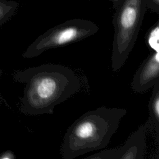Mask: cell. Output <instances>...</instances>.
<instances>
[{"label":"cell","mask_w":159,"mask_h":159,"mask_svg":"<svg viewBox=\"0 0 159 159\" xmlns=\"http://www.w3.org/2000/svg\"><path fill=\"white\" fill-rule=\"evenodd\" d=\"M119 152V147L107 149L93 153L83 159H116Z\"/></svg>","instance_id":"obj_10"},{"label":"cell","mask_w":159,"mask_h":159,"mask_svg":"<svg viewBox=\"0 0 159 159\" xmlns=\"http://www.w3.org/2000/svg\"><path fill=\"white\" fill-rule=\"evenodd\" d=\"M19 3L13 0H0V27L7 22L14 15Z\"/></svg>","instance_id":"obj_8"},{"label":"cell","mask_w":159,"mask_h":159,"mask_svg":"<svg viewBox=\"0 0 159 159\" xmlns=\"http://www.w3.org/2000/svg\"><path fill=\"white\" fill-rule=\"evenodd\" d=\"M112 1V6H113V9H116L122 2L124 0H109Z\"/></svg>","instance_id":"obj_13"},{"label":"cell","mask_w":159,"mask_h":159,"mask_svg":"<svg viewBox=\"0 0 159 159\" xmlns=\"http://www.w3.org/2000/svg\"><path fill=\"white\" fill-rule=\"evenodd\" d=\"M15 81L24 84L20 111L26 115L52 114L54 109L76 94L80 81L68 66L43 64L13 73Z\"/></svg>","instance_id":"obj_1"},{"label":"cell","mask_w":159,"mask_h":159,"mask_svg":"<svg viewBox=\"0 0 159 159\" xmlns=\"http://www.w3.org/2000/svg\"><path fill=\"white\" fill-rule=\"evenodd\" d=\"M149 123L156 132L159 135V81L153 87L151 97L148 102Z\"/></svg>","instance_id":"obj_7"},{"label":"cell","mask_w":159,"mask_h":159,"mask_svg":"<svg viewBox=\"0 0 159 159\" xmlns=\"http://www.w3.org/2000/svg\"><path fill=\"white\" fill-rule=\"evenodd\" d=\"M0 159H15V155L11 151H6L0 155Z\"/></svg>","instance_id":"obj_12"},{"label":"cell","mask_w":159,"mask_h":159,"mask_svg":"<svg viewBox=\"0 0 159 159\" xmlns=\"http://www.w3.org/2000/svg\"><path fill=\"white\" fill-rule=\"evenodd\" d=\"M98 26L91 20L73 19L58 24L40 35L23 53L25 58H32L43 52L83 40L98 32Z\"/></svg>","instance_id":"obj_4"},{"label":"cell","mask_w":159,"mask_h":159,"mask_svg":"<svg viewBox=\"0 0 159 159\" xmlns=\"http://www.w3.org/2000/svg\"><path fill=\"white\" fill-rule=\"evenodd\" d=\"M147 9V0H124L114 9L111 54V68L114 72L123 66L132 50Z\"/></svg>","instance_id":"obj_3"},{"label":"cell","mask_w":159,"mask_h":159,"mask_svg":"<svg viewBox=\"0 0 159 159\" xmlns=\"http://www.w3.org/2000/svg\"><path fill=\"white\" fill-rule=\"evenodd\" d=\"M159 81V52L152 51L143 61L131 81L132 90L143 93Z\"/></svg>","instance_id":"obj_5"},{"label":"cell","mask_w":159,"mask_h":159,"mask_svg":"<svg viewBox=\"0 0 159 159\" xmlns=\"http://www.w3.org/2000/svg\"><path fill=\"white\" fill-rule=\"evenodd\" d=\"M159 22L157 21L155 24L148 30L146 36V43L148 47L152 51H158L159 50Z\"/></svg>","instance_id":"obj_9"},{"label":"cell","mask_w":159,"mask_h":159,"mask_svg":"<svg viewBox=\"0 0 159 159\" xmlns=\"http://www.w3.org/2000/svg\"><path fill=\"white\" fill-rule=\"evenodd\" d=\"M127 113L124 108L105 106L83 114L68 127L62 140V159H74L104 148Z\"/></svg>","instance_id":"obj_2"},{"label":"cell","mask_w":159,"mask_h":159,"mask_svg":"<svg viewBox=\"0 0 159 159\" xmlns=\"http://www.w3.org/2000/svg\"><path fill=\"white\" fill-rule=\"evenodd\" d=\"M147 124L135 130L119 147L116 159H144L146 150Z\"/></svg>","instance_id":"obj_6"},{"label":"cell","mask_w":159,"mask_h":159,"mask_svg":"<svg viewBox=\"0 0 159 159\" xmlns=\"http://www.w3.org/2000/svg\"><path fill=\"white\" fill-rule=\"evenodd\" d=\"M147 6L150 11L159 14V0H147Z\"/></svg>","instance_id":"obj_11"}]
</instances>
